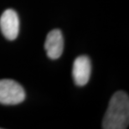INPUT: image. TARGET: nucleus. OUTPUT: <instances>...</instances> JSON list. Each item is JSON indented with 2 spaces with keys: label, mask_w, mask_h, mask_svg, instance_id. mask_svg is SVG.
I'll return each mask as SVG.
<instances>
[{
  "label": "nucleus",
  "mask_w": 129,
  "mask_h": 129,
  "mask_svg": "<svg viewBox=\"0 0 129 129\" xmlns=\"http://www.w3.org/2000/svg\"><path fill=\"white\" fill-rule=\"evenodd\" d=\"M129 122V98L125 91L113 94L103 118V129H125Z\"/></svg>",
  "instance_id": "f257e3e1"
},
{
  "label": "nucleus",
  "mask_w": 129,
  "mask_h": 129,
  "mask_svg": "<svg viewBox=\"0 0 129 129\" xmlns=\"http://www.w3.org/2000/svg\"><path fill=\"white\" fill-rule=\"evenodd\" d=\"M24 89L14 80H0V104L18 105L25 100Z\"/></svg>",
  "instance_id": "f03ea898"
},
{
  "label": "nucleus",
  "mask_w": 129,
  "mask_h": 129,
  "mask_svg": "<svg viewBox=\"0 0 129 129\" xmlns=\"http://www.w3.org/2000/svg\"><path fill=\"white\" fill-rule=\"evenodd\" d=\"M0 29L7 40H15L19 32V19L13 9H7L0 17Z\"/></svg>",
  "instance_id": "7ed1b4c3"
},
{
  "label": "nucleus",
  "mask_w": 129,
  "mask_h": 129,
  "mask_svg": "<svg viewBox=\"0 0 129 129\" xmlns=\"http://www.w3.org/2000/svg\"><path fill=\"white\" fill-rule=\"evenodd\" d=\"M91 73V63L88 56L81 55L74 60L72 76L76 85L83 86L88 83Z\"/></svg>",
  "instance_id": "20e7f679"
},
{
  "label": "nucleus",
  "mask_w": 129,
  "mask_h": 129,
  "mask_svg": "<svg viewBox=\"0 0 129 129\" xmlns=\"http://www.w3.org/2000/svg\"><path fill=\"white\" fill-rule=\"evenodd\" d=\"M45 50L48 57L51 60H57L64 50V38L60 30L53 29L46 36Z\"/></svg>",
  "instance_id": "39448f33"
}]
</instances>
